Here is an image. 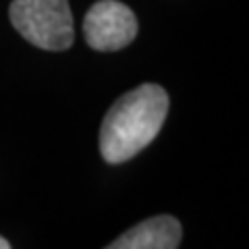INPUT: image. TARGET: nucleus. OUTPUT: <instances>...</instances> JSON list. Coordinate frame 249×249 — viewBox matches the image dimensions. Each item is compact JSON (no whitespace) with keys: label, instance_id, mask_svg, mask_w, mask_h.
Returning a JSON list of instances; mask_svg holds the SVG:
<instances>
[{"label":"nucleus","instance_id":"f257e3e1","mask_svg":"<svg viewBox=\"0 0 249 249\" xmlns=\"http://www.w3.org/2000/svg\"><path fill=\"white\" fill-rule=\"evenodd\" d=\"M168 114V93L143 83L121 96L106 112L100 129V154L108 164H121L158 137Z\"/></svg>","mask_w":249,"mask_h":249},{"label":"nucleus","instance_id":"f03ea898","mask_svg":"<svg viewBox=\"0 0 249 249\" xmlns=\"http://www.w3.org/2000/svg\"><path fill=\"white\" fill-rule=\"evenodd\" d=\"M9 17L13 27L42 50L62 52L75 40L69 0H13Z\"/></svg>","mask_w":249,"mask_h":249},{"label":"nucleus","instance_id":"7ed1b4c3","mask_svg":"<svg viewBox=\"0 0 249 249\" xmlns=\"http://www.w3.org/2000/svg\"><path fill=\"white\" fill-rule=\"evenodd\" d=\"M137 17L119 0H100L83 19V36L89 48L116 52L129 46L137 36Z\"/></svg>","mask_w":249,"mask_h":249},{"label":"nucleus","instance_id":"20e7f679","mask_svg":"<svg viewBox=\"0 0 249 249\" xmlns=\"http://www.w3.org/2000/svg\"><path fill=\"white\" fill-rule=\"evenodd\" d=\"M181 243V222L175 216H154L129 229L112 241L110 249H177Z\"/></svg>","mask_w":249,"mask_h":249},{"label":"nucleus","instance_id":"39448f33","mask_svg":"<svg viewBox=\"0 0 249 249\" xmlns=\"http://www.w3.org/2000/svg\"><path fill=\"white\" fill-rule=\"evenodd\" d=\"M0 249H11V243L4 237H0Z\"/></svg>","mask_w":249,"mask_h":249}]
</instances>
